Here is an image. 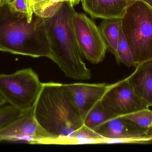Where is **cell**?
<instances>
[{"instance_id":"1","label":"cell","mask_w":152,"mask_h":152,"mask_svg":"<svg viewBox=\"0 0 152 152\" xmlns=\"http://www.w3.org/2000/svg\"><path fill=\"white\" fill-rule=\"evenodd\" d=\"M36 120L51 144H70L83 120L65 84L42 83L33 107Z\"/></svg>"},{"instance_id":"2","label":"cell","mask_w":152,"mask_h":152,"mask_svg":"<svg viewBox=\"0 0 152 152\" xmlns=\"http://www.w3.org/2000/svg\"><path fill=\"white\" fill-rule=\"evenodd\" d=\"M9 1L5 0L0 6V51L50 59L51 50L45 19L34 14L29 21L25 14L12 11Z\"/></svg>"},{"instance_id":"3","label":"cell","mask_w":152,"mask_h":152,"mask_svg":"<svg viewBox=\"0 0 152 152\" xmlns=\"http://www.w3.org/2000/svg\"><path fill=\"white\" fill-rule=\"evenodd\" d=\"M76 12L70 3L63 2L53 16L44 18L51 50L50 59L67 77L88 80L92 77L91 70L82 60L72 23Z\"/></svg>"},{"instance_id":"4","label":"cell","mask_w":152,"mask_h":152,"mask_svg":"<svg viewBox=\"0 0 152 152\" xmlns=\"http://www.w3.org/2000/svg\"><path fill=\"white\" fill-rule=\"evenodd\" d=\"M121 26L137 65L152 60V9L142 0L131 3Z\"/></svg>"},{"instance_id":"5","label":"cell","mask_w":152,"mask_h":152,"mask_svg":"<svg viewBox=\"0 0 152 152\" xmlns=\"http://www.w3.org/2000/svg\"><path fill=\"white\" fill-rule=\"evenodd\" d=\"M42 83L31 68L0 75V95L6 103L21 112L32 109Z\"/></svg>"},{"instance_id":"6","label":"cell","mask_w":152,"mask_h":152,"mask_svg":"<svg viewBox=\"0 0 152 152\" xmlns=\"http://www.w3.org/2000/svg\"><path fill=\"white\" fill-rule=\"evenodd\" d=\"M72 23L82 55L93 64L102 61L108 48L99 27L85 14L77 12Z\"/></svg>"},{"instance_id":"7","label":"cell","mask_w":152,"mask_h":152,"mask_svg":"<svg viewBox=\"0 0 152 152\" xmlns=\"http://www.w3.org/2000/svg\"><path fill=\"white\" fill-rule=\"evenodd\" d=\"M100 102L104 109L113 117L123 116L149 108L127 78L110 84Z\"/></svg>"},{"instance_id":"8","label":"cell","mask_w":152,"mask_h":152,"mask_svg":"<svg viewBox=\"0 0 152 152\" xmlns=\"http://www.w3.org/2000/svg\"><path fill=\"white\" fill-rule=\"evenodd\" d=\"M0 142L51 144L36 120L33 108L22 112L18 118L0 129Z\"/></svg>"},{"instance_id":"9","label":"cell","mask_w":152,"mask_h":152,"mask_svg":"<svg viewBox=\"0 0 152 152\" xmlns=\"http://www.w3.org/2000/svg\"><path fill=\"white\" fill-rule=\"evenodd\" d=\"M94 130L104 138L105 143L151 141L150 131L139 128L121 116L113 117Z\"/></svg>"},{"instance_id":"10","label":"cell","mask_w":152,"mask_h":152,"mask_svg":"<svg viewBox=\"0 0 152 152\" xmlns=\"http://www.w3.org/2000/svg\"><path fill=\"white\" fill-rule=\"evenodd\" d=\"M65 84L83 120L89 111L101 101L110 85L106 83H77Z\"/></svg>"},{"instance_id":"11","label":"cell","mask_w":152,"mask_h":152,"mask_svg":"<svg viewBox=\"0 0 152 152\" xmlns=\"http://www.w3.org/2000/svg\"><path fill=\"white\" fill-rule=\"evenodd\" d=\"M81 3L92 18L103 20L121 18L131 3L126 0H81Z\"/></svg>"},{"instance_id":"12","label":"cell","mask_w":152,"mask_h":152,"mask_svg":"<svg viewBox=\"0 0 152 152\" xmlns=\"http://www.w3.org/2000/svg\"><path fill=\"white\" fill-rule=\"evenodd\" d=\"M136 68L127 78L149 107L152 106V60L138 64Z\"/></svg>"},{"instance_id":"13","label":"cell","mask_w":152,"mask_h":152,"mask_svg":"<svg viewBox=\"0 0 152 152\" xmlns=\"http://www.w3.org/2000/svg\"><path fill=\"white\" fill-rule=\"evenodd\" d=\"M121 20V18L104 19L102 21L99 27L107 48L115 58L117 56L119 30Z\"/></svg>"},{"instance_id":"14","label":"cell","mask_w":152,"mask_h":152,"mask_svg":"<svg viewBox=\"0 0 152 152\" xmlns=\"http://www.w3.org/2000/svg\"><path fill=\"white\" fill-rule=\"evenodd\" d=\"M113 117L104 109L100 102L88 113L83 123L84 126L94 130Z\"/></svg>"},{"instance_id":"15","label":"cell","mask_w":152,"mask_h":152,"mask_svg":"<svg viewBox=\"0 0 152 152\" xmlns=\"http://www.w3.org/2000/svg\"><path fill=\"white\" fill-rule=\"evenodd\" d=\"M116 61L118 64L122 62L128 67H135L137 65L134 61L129 46L123 33L121 24L119 30V38L117 49Z\"/></svg>"},{"instance_id":"16","label":"cell","mask_w":152,"mask_h":152,"mask_svg":"<svg viewBox=\"0 0 152 152\" xmlns=\"http://www.w3.org/2000/svg\"><path fill=\"white\" fill-rule=\"evenodd\" d=\"M139 128L150 131L152 127V111L148 109L121 116Z\"/></svg>"},{"instance_id":"17","label":"cell","mask_w":152,"mask_h":152,"mask_svg":"<svg viewBox=\"0 0 152 152\" xmlns=\"http://www.w3.org/2000/svg\"><path fill=\"white\" fill-rule=\"evenodd\" d=\"M105 139L102 136L84 125L77 131L70 144L105 143Z\"/></svg>"},{"instance_id":"18","label":"cell","mask_w":152,"mask_h":152,"mask_svg":"<svg viewBox=\"0 0 152 152\" xmlns=\"http://www.w3.org/2000/svg\"><path fill=\"white\" fill-rule=\"evenodd\" d=\"M9 6L12 11L25 14L31 21L34 16L30 0H10Z\"/></svg>"},{"instance_id":"19","label":"cell","mask_w":152,"mask_h":152,"mask_svg":"<svg viewBox=\"0 0 152 152\" xmlns=\"http://www.w3.org/2000/svg\"><path fill=\"white\" fill-rule=\"evenodd\" d=\"M22 112L11 105L0 107V129L19 117Z\"/></svg>"},{"instance_id":"20","label":"cell","mask_w":152,"mask_h":152,"mask_svg":"<svg viewBox=\"0 0 152 152\" xmlns=\"http://www.w3.org/2000/svg\"><path fill=\"white\" fill-rule=\"evenodd\" d=\"M55 3H58L59 2H68L70 3L73 6L78 4L80 0H52Z\"/></svg>"},{"instance_id":"21","label":"cell","mask_w":152,"mask_h":152,"mask_svg":"<svg viewBox=\"0 0 152 152\" xmlns=\"http://www.w3.org/2000/svg\"><path fill=\"white\" fill-rule=\"evenodd\" d=\"M6 104V102L4 100L2 96L0 95V107L1 106L5 105Z\"/></svg>"},{"instance_id":"22","label":"cell","mask_w":152,"mask_h":152,"mask_svg":"<svg viewBox=\"0 0 152 152\" xmlns=\"http://www.w3.org/2000/svg\"><path fill=\"white\" fill-rule=\"evenodd\" d=\"M144 2L147 4L152 9V0H142Z\"/></svg>"},{"instance_id":"23","label":"cell","mask_w":152,"mask_h":152,"mask_svg":"<svg viewBox=\"0 0 152 152\" xmlns=\"http://www.w3.org/2000/svg\"><path fill=\"white\" fill-rule=\"evenodd\" d=\"M150 137H151V141L152 140V127L151 129V130L150 131Z\"/></svg>"},{"instance_id":"24","label":"cell","mask_w":152,"mask_h":152,"mask_svg":"<svg viewBox=\"0 0 152 152\" xmlns=\"http://www.w3.org/2000/svg\"><path fill=\"white\" fill-rule=\"evenodd\" d=\"M39 0H30V2H31V4L34 3L38 1Z\"/></svg>"},{"instance_id":"25","label":"cell","mask_w":152,"mask_h":152,"mask_svg":"<svg viewBox=\"0 0 152 152\" xmlns=\"http://www.w3.org/2000/svg\"><path fill=\"white\" fill-rule=\"evenodd\" d=\"M5 0H0V6L2 5L3 4Z\"/></svg>"},{"instance_id":"26","label":"cell","mask_w":152,"mask_h":152,"mask_svg":"<svg viewBox=\"0 0 152 152\" xmlns=\"http://www.w3.org/2000/svg\"><path fill=\"white\" fill-rule=\"evenodd\" d=\"M126 1H127L129 2L132 3L135 1H137V0H126Z\"/></svg>"}]
</instances>
